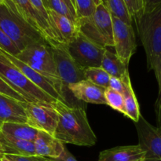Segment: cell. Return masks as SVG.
Wrapping results in <instances>:
<instances>
[{
    "label": "cell",
    "mask_w": 161,
    "mask_h": 161,
    "mask_svg": "<svg viewBox=\"0 0 161 161\" xmlns=\"http://www.w3.org/2000/svg\"><path fill=\"white\" fill-rule=\"evenodd\" d=\"M0 160L1 161H13V160H11L10 159L8 158L6 156H5L4 154H3V156H1V157H0Z\"/></svg>",
    "instance_id": "cell-38"
},
{
    "label": "cell",
    "mask_w": 161,
    "mask_h": 161,
    "mask_svg": "<svg viewBox=\"0 0 161 161\" xmlns=\"http://www.w3.org/2000/svg\"><path fill=\"white\" fill-rule=\"evenodd\" d=\"M124 2L132 19L144 11L143 0H124Z\"/></svg>",
    "instance_id": "cell-31"
},
{
    "label": "cell",
    "mask_w": 161,
    "mask_h": 161,
    "mask_svg": "<svg viewBox=\"0 0 161 161\" xmlns=\"http://www.w3.org/2000/svg\"><path fill=\"white\" fill-rule=\"evenodd\" d=\"M0 28L20 51L30 44L45 39L19 14L12 0H3L0 3Z\"/></svg>",
    "instance_id": "cell-3"
},
{
    "label": "cell",
    "mask_w": 161,
    "mask_h": 161,
    "mask_svg": "<svg viewBox=\"0 0 161 161\" xmlns=\"http://www.w3.org/2000/svg\"><path fill=\"white\" fill-rule=\"evenodd\" d=\"M145 157V151L139 145H135L119 146L102 151L97 161H144Z\"/></svg>",
    "instance_id": "cell-17"
},
{
    "label": "cell",
    "mask_w": 161,
    "mask_h": 161,
    "mask_svg": "<svg viewBox=\"0 0 161 161\" xmlns=\"http://www.w3.org/2000/svg\"><path fill=\"white\" fill-rule=\"evenodd\" d=\"M3 0H0V3H3Z\"/></svg>",
    "instance_id": "cell-42"
},
{
    "label": "cell",
    "mask_w": 161,
    "mask_h": 161,
    "mask_svg": "<svg viewBox=\"0 0 161 161\" xmlns=\"http://www.w3.org/2000/svg\"><path fill=\"white\" fill-rule=\"evenodd\" d=\"M0 131L7 136L34 142L39 130L24 123H4L0 127Z\"/></svg>",
    "instance_id": "cell-21"
},
{
    "label": "cell",
    "mask_w": 161,
    "mask_h": 161,
    "mask_svg": "<svg viewBox=\"0 0 161 161\" xmlns=\"http://www.w3.org/2000/svg\"><path fill=\"white\" fill-rule=\"evenodd\" d=\"M0 52L4 55L6 58H7L17 69H20V72L30 80L32 83H34L36 86H37L38 87L40 88L42 91H43L44 92L47 93L48 95H50V97H52L53 98L56 99V100H60L61 102H64L63 101V99L61 98V96L59 95L58 92H57L56 90L54 89L53 86H52L51 83H50L47 79H46L45 77L42 76V75L37 72L36 71H35L34 69H32L31 68H30L29 66L27 65L26 64H25L24 62L20 61V60L17 59V58H15L13 55L9 54L6 52H5L4 50H3L2 49H0Z\"/></svg>",
    "instance_id": "cell-15"
},
{
    "label": "cell",
    "mask_w": 161,
    "mask_h": 161,
    "mask_svg": "<svg viewBox=\"0 0 161 161\" xmlns=\"http://www.w3.org/2000/svg\"><path fill=\"white\" fill-rule=\"evenodd\" d=\"M42 1L46 9H50L58 14L65 16L74 23L76 24V15L70 10V9L62 0H42Z\"/></svg>",
    "instance_id": "cell-25"
},
{
    "label": "cell",
    "mask_w": 161,
    "mask_h": 161,
    "mask_svg": "<svg viewBox=\"0 0 161 161\" xmlns=\"http://www.w3.org/2000/svg\"><path fill=\"white\" fill-rule=\"evenodd\" d=\"M25 102L0 94V127L4 123L27 124Z\"/></svg>",
    "instance_id": "cell-16"
},
{
    "label": "cell",
    "mask_w": 161,
    "mask_h": 161,
    "mask_svg": "<svg viewBox=\"0 0 161 161\" xmlns=\"http://www.w3.org/2000/svg\"><path fill=\"white\" fill-rule=\"evenodd\" d=\"M74 3L77 19L91 17L97 6L94 0H74Z\"/></svg>",
    "instance_id": "cell-28"
},
{
    "label": "cell",
    "mask_w": 161,
    "mask_h": 161,
    "mask_svg": "<svg viewBox=\"0 0 161 161\" xmlns=\"http://www.w3.org/2000/svg\"><path fill=\"white\" fill-rule=\"evenodd\" d=\"M94 3H95L96 6H97V5H99L100 3H102V1L101 0H94Z\"/></svg>",
    "instance_id": "cell-39"
},
{
    "label": "cell",
    "mask_w": 161,
    "mask_h": 161,
    "mask_svg": "<svg viewBox=\"0 0 161 161\" xmlns=\"http://www.w3.org/2000/svg\"><path fill=\"white\" fill-rule=\"evenodd\" d=\"M48 14V24L58 42H70L78 32L79 28L75 23L65 16L47 9Z\"/></svg>",
    "instance_id": "cell-14"
},
{
    "label": "cell",
    "mask_w": 161,
    "mask_h": 161,
    "mask_svg": "<svg viewBox=\"0 0 161 161\" xmlns=\"http://www.w3.org/2000/svg\"><path fill=\"white\" fill-rule=\"evenodd\" d=\"M64 3L68 6V7L70 9V10L74 14L76 15V13H75V6H74L73 3H72V0H62Z\"/></svg>",
    "instance_id": "cell-37"
},
{
    "label": "cell",
    "mask_w": 161,
    "mask_h": 161,
    "mask_svg": "<svg viewBox=\"0 0 161 161\" xmlns=\"http://www.w3.org/2000/svg\"><path fill=\"white\" fill-rule=\"evenodd\" d=\"M140 40L145 49L147 67L152 70L161 55V6L133 17Z\"/></svg>",
    "instance_id": "cell-4"
},
{
    "label": "cell",
    "mask_w": 161,
    "mask_h": 161,
    "mask_svg": "<svg viewBox=\"0 0 161 161\" xmlns=\"http://www.w3.org/2000/svg\"><path fill=\"white\" fill-rule=\"evenodd\" d=\"M152 70L154 71L159 86L158 97L155 103V113L157 116V127L161 128V55L154 63Z\"/></svg>",
    "instance_id": "cell-27"
},
{
    "label": "cell",
    "mask_w": 161,
    "mask_h": 161,
    "mask_svg": "<svg viewBox=\"0 0 161 161\" xmlns=\"http://www.w3.org/2000/svg\"><path fill=\"white\" fill-rule=\"evenodd\" d=\"M3 155V149H2L1 144H0V156Z\"/></svg>",
    "instance_id": "cell-40"
},
{
    "label": "cell",
    "mask_w": 161,
    "mask_h": 161,
    "mask_svg": "<svg viewBox=\"0 0 161 161\" xmlns=\"http://www.w3.org/2000/svg\"><path fill=\"white\" fill-rule=\"evenodd\" d=\"M58 113V124L53 137L62 143L80 146H93L97 137L88 122L84 108L69 106L65 102L55 100L52 102Z\"/></svg>",
    "instance_id": "cell-1"
},
{
    "label": "cell",
    "mask_w": 161,
    "mask_h": 161,
    "mask_svg": "<svg viewBox=\"0 0 161 161\" xmlns=\"http://www.w3.org/2000/svg\"><path fill=\"white\" fill-rule=\"evenodd\" d=\"M136 124L138 145L146 153L144 161H161V128L140 116Z\"/></svg>",
    "instance_id": "cell-11"
},
{
    "label": "cell",
    "mask_w": 161,
    "mask_h": 161,
    "mask_svg": "<svg viewBox=\"0 0 161 161\" xmlns=\"http://www.w3.org/2000/svg\"><path fill=\"white\" fill-rule=\"evenodd\" d=\"M76 25L84 36L96 43L104 47H113L112 15L103 3L96 6L91 17L77 19Z\"/></svg>",
    "instance_id": "cell-6"
},
{
    "label": "cell",
    "mask_w": 161,
    "mask_h": 161,
    "mask_svg": "<svg viewBox=\"0 0 161 161\" xmlns=\"http://www.w3.org/2000/svg\"><path fill=\"white\" fill-rule=\"evenodd\" d=\"M2 156H3V155H2ZM0 157H1V156H0ZM0 161H1V160H0Z\"/></svg>",
    "instance_id": "cell-44"
},
{
    "label": "cell",
    "mask_w": 161,
    "mask_h": 161,
    "mask_svg": "<svg viewBox=\"0 0 161 161\" xmlns=\"http://www.w3.org/2000/svg\"><path fill=\"white\" fill-rule=\"evenodd\" d=\"M144 12H148L161 6V0H143Z\"/></svg>",
    "instance_id": "cell-36"
},
{
    "label": "cell",
    "mask_w": 161,
    "mask_h": 161,
    "mask_svg": "<svg viewBox=\"0 0 161 161\" xmlns=\"http://www.w3.org/2000/svg\"><path fill=\"white\" fill-rule=\"evenodd\" d=\"M0 144L5 155H36L33 142L18 139L3 135L0 131Z\"/></svg>",
    "instance_id": "cell-19"
},
{
    "label": "cell",
    "mask_w": 161,
    "mask_h": 161,
    "mask_svg": "<svg viewBox=\"0 0 161 161\" xmlns=\"http://www.w3.org/2000/svg\"><path fill=\"white\" fill-rule=\"evenodd\" d=\"M30 2H31V5L34 6L35 9L38 11V13L48 22V14H47V10L46 9L42 0H30Z\"/></svg>",
    "instance_id": "cell-34"
},
{
    "label": "cell",
    "mask_w": 161,
    "mask_h": 161,
    "mask_svg": "<svg viewBox=\"0 0 161 161\" xmlns=\"http://www.w3.org/2000/svg\"><path fill=\"white\" fill-rule=\"evenodd\" d=\"M85 79L102 87H108L110 75L102 67L84 69Z\"/></svg>",
    "instance_id": "cell-24"
},
{
    "label": "cell",
    "mask_w": 161,
    "mask_h": 161,
    "mask_svg": "<svg viewBox=\"0 0 161 161\" xmlns=\"http://www.w3.org/2000/svg\"><path fill=\"white\" fill-rule=\"evenodd\" d=\"M27 124L53 136L58 124V113L51 103L25 102Z\"/></svg>",
    "instance_id": "cell-9"
},
{
    "label": "cell",
    "mask_w": 161,
    "mask_h": 161,
    "mask_svg": "<svg viewBox=\"0 0 161 161\" xmlns=\"http://www.w3.org/2000/svg\"><path fill=\"white\" fill-rule=\"evenodd\" d=\"M113 30V47L116 54L123 63L128 66L130 60L137 49L136 38L132 25L124 23L112 16Z\"/></svg>",
    "instance_id": "cell-10"
},
{
    "label": "cell",
    "mask_w": 161,
    "mask_h": 161,
    "mask_svg": "<svg viewBox=\"0 0 161 161\" xmlns=\"http://www.w3.org/2000/svg\"><path fill=\"white\" fill-rule=\"evenodd\" d=\"M5 155V154H4ZM13 161H50V158L40 157L38 155L32 156H16V155H5Z\"/></svg>",
    "instance_id": "cell-32"
},
{
    "label": "cell",
    "mask_w": 161,
    "mask_h": 161,
    "mask_svg": "<svg viewBox=\"0 0 161 161\" xmlns=\"http://www.w3.org/2000/svg\"><path fill=\"white\" fill-rule=\"evenodd\" d=\"M15 58L47 79L65 102L62 83L57 72L51 47L47 39H42L30 44Z\"/></svg>",
    "instance_id": "cell-2"
},
{
    "label": "cell",
    "mask_w": 161,
    "mask_h": 161,
    "mask_svg": "<svg viewBox=\"0 0 161 161\" xmlns=\"http://www.w3.org/2000/svg\"><path fill=\"white\" fill-rule=\"evenodd\" d=\"M0 94H3V95L8 96V97H12V98H14L16 99V100L19 101V102H28L23 96H21L19 93H17V91H14L11 86H9V85L1 78V77H0Z\"/></svg>",
    "instance_id": "cell-30"
},
{
    "label": "cell",
    "mask_w": 161,
    "mask_h": 161,
    "mask_svg": "<svg viewBox=\"0 0 161 161\" xmlns=\"http://www.w3.org/2000/svg\"><path fill=\"white\" fill-rule=\"evenodd\" d=\"M33 142L36 155L47 158L59 157L65 147L64 143L42 130H39Z\"/></svg>",
    "instance_id": "cell-18"
},
{
    "label": "cell",
    "mask_w": 161,
    "mask_h": 161,
    "mask_svg": "<svg viewBox=\"0 0 161 161\" xmlns=\"http://www.w3.org/2000/svg\"><path fill=\"white\" fill-rule=\"evenodd\" d=\"M105 89L106 88L95 85L87 80L72 83L68 86V90L79 100L87 103L107 105L104 95Z\"/></svg>",
    "instance_id": "cell-13"
},
{
    "label": "cell",
    "mask_w": 161,
    "mask_h": 161,
    "mask_svg": "<svg viewBox=\"0 0 161 161\" xmlns=\"http://www.w3.org/2000/svg\"><path fill=\"white\" fill-rule=\"evenodd\" d=\"M0 77L23 96L28 102H43L52 103L53 98L37 86L31 83L7 58L0 52Z\"/></svg>",
    "instance_id": "cell-5"
},
{
    "label": "cell",
    "mask_w": 161,
    "mask_h": 161,
    "mask_svg": "<svg viewBox=\"0 0 161 161\" xmlns=\"http://www.w3.org/2000/svg\"><path fill=\"white\" fill-rule=\"evenodd\" d=\"M0 49L14 57H16L20 53V50L15 45V43L2 30L1 28H0Z\"/></svg>",
    "instance_id": "cell-29"
},
{
    "label": "cell",
    "mask_w": 161,
    "mask_h": 161,
    "mask_svg": "<svg viewBox=\"0 0 161 161\" xmlns=\"http://www.w3.org/2000/svg\"><path fill=\"white\" fill-rule=\"evenodd\" d=\"M50 161H77L75 157L65 147L59 157L56 158H50Z\"/></svg>",
    "instance_id": "cell-35"
},
{
    "label": "cell",
    "mask_w": 161,
    "mask_h": 161,
    "mask_svg": "<svg viewBox=\"0 0 161 161\" xmlns=\"http://www.w3.org/2000/svg\"><path fill=\"white\" fill-rule=\"evenodd\" d=\"M101 67L110 75L122 79L127 73H128V66L120 61L115 53L108 50H105L103 55Z\"/></svg>",
    "instance_id": "cell-22"
},
{
    "label": "cell",
    "mask_w": 161,
    "mask_h": 161,
    "mask_svg": "<svg viewBox=\"0 0 161 161\" xmlns=\"http://www.w3.org/2000/svg\"><path fill=\"white\" fill-rule=\"evenodd\" d=\"M101 1H102V2H103V1H104V0H101Z\"/></svg>",
    "instance_id": "cell-43"
},
{
    "label": "cell",
    "mask_w": 161,
    "mask_h": 161,
    "mask_svg": "<svg viewBox=\"0 0 161 161\" xmlns=\"http://www.w3.org/2000/svg\"><path fill=\"white\" fill-rule=\"evenodd\" d=\"M108 87L122 94L124 89V83L121 79L110 76L109 82H108Z\"/></svg>",
    "instance_id": "cell-33"
},
{
    "label": "cell",
    "mask_w": 161,
    "mask_h": 161,
    "mask_svg": "<svg viewBox=\"0 0 161 161\" xmlns=\"http://www.w3.org/2000/svg\"><path fill=\"white\" fill-rule=\"evenodd\" d=\"M12 1L15 5L17 10L23 17V18L33 28H36L39 32H40L49 42L57 41L48 22L35 9L30 0H12Z\"/></svg>",
    "instance_id": "cell-12"
},
{
    "label": "cell",
    "mask_w": 161,
    "mask_h": 161,
    "mask_svg": "<svg viewBox=\"0 0 161 161\" xmlns=\"http://www.w3.org/2000/svg\"><path fill=\"white\" fill-rule=\"evenodd\" d=\"M104 95H105L107 105L124 115L125 110H124V97L121 93L117 92L109 87H107L105 89Z\"/></svg>",
    "instance_id": "cell-26"
},
{
    "label": "cell",
    "mask_w": 161,
    "mask_h": 161,
    "mask_svg": "<svg viewBox=\"0 0 161 161\" xmlns=\"http://www.w3.org/2000/svg\"><path fill=\"white\" fill-rule=\"evenodd\" d=\"M57 72L62 83L63 91L68 89L69 85L86 80L84 69L73 59L68 50L65 42L53 41L50 42ZM65 95V94H64Z\"/></svg>",
    "instance_id": "cell-7"
},
{
    "label": "cell",
    "mask_w": 161,
    "mask_h": 161,
    "mask_svg": "<svg viewBox=\"0 0 161 161\" xmlns=\"http://www.w3.org/2000/svg\"><path fill=\"white\" fill-rule=\"evenodd\" d=\"M72 3H73V4H74V6H75V3H74V0H72Z\"/></svg>",
    "instance_id": "cell-41"
},
{
    "label": "cell",
    "mask_w": 161,
    "mask_h": 161,
    "mask_svg": "<svg viewBox=\"0 0 161 161\" xmlns=\"http://www.w3.org/2000/svg\"><path fill=\"white\" fill-rule=\"evenodd\" d=\"M67 47L69 53L83 69L101 67L106 47L90 39L79 30Z\"/></svg>",
    "instance_id": "cell-8"
},
{
    "label": "cell",
    "mask_w": 161,
    "mask_h": 161,
    "mask_svg": "<svg viewBox=\"0 0 161 161\" xmlns=\"http://www.w3.org/2000/svg\"><path fill=\"white\" fill-rule=\"evenodd\" d=\"M121 80L124 83V89L122 93L124 102V110H125L124 116H127L135 123H137L139 120L141 113H140L139 104L137 100L135 91L132 88L129 72L126 74Z\"/></svg>",
    "instance_id": "cell-20"
},
{
    "label": "cell",
    "mask_w": 161,
    "mask_h": 161,
    "mask_svg": "<svg viewBox=\"0 0 161 161\" xmlns=\"http://www.w3.org/2000/svg\"><path fill=\"white\" fill-rule=\"evenodd\" d=\"M102 3L108 8L112 16L117 17L127 25H132L133 19L129 14L124 0H104Z\"/></svg>",
    "instance_id": "cell-23"
}]
</instances>
